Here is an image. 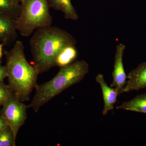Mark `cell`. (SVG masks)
Masks as SVG:
<instances>
[{
	"label": "cell",
	"instance_id": "cell-1",
	"mask_svg": "<svg viewBox=\"0 0 146 146\" xmlns=\"http://www.w3.org/2000/svg\"><path fill=\"white\" fill-rule=\"evenodd\" d=\"M29 43L33 66L39 74L56 66L61 52L67 47L76 46V41L68 31L50 26L36 29Z\"/></svg>",
	"mask_w": 146,
	"mask_h": 146
},
{
	"label": "cell",
	"instance_id": "cell-2",
	"mask_svg": "<svg viewBox=\"0 0 146 146\" xmlns=\"http://www.w3.org/2000/svg\"><path fill=\"white\" fill-rule=\"evenodd\" d=\"M23 42L16 41L9 50L4 52L7 70L8 85L22 102L28 101L33 89L38 85L39 73L28 62Z\"/></svg>",
	"mask_w": 146,
	"mask_h": 146
},
{
	"label": "cell",
	"instance_id": "cell-3",
	"mask_svg": "<svg viewBox=\"0 0 146 146\" xmlns=\"http://www.w3.org/2000/svg\"><path fill=\"white\" fill-rule=\"evenodd\" d=\"M89 72V65L84 60H78L61 67L53 78L37 85L34 97L27 106L37 112L40 108L66 89L78 83Z\"/></svg>",
	"mask_w": 146,
	"mask_h": 146
},
{
	"label": "cell",
	"instance_id": "cell-4",
	"mask_svg": "<svg viewBox=\"0 0 146 146\" xmlns=\"http://www.w3.org/2000/svg\"><path fill=\"white\" fill-rule=\"evenodd\" d=\"M20 4L16 23L17 31L22 36L28 37L37 29L52 26L53 18L48 0H23Z\"/></svg>",
	"mask_w": 146,
	"mask_h": 146
},
{
	"label": "cell",
	"instance_id": "cell-5",
	"mask_svg": "<svg viewBox=\"0 0 146 146\" xmlns=\"http://www.w3.org/2000/svg\"><path fill=\"white\" fill-rule=\"evenodd\" d=\"M13 94L2 106L1 115L17 138L18 131L27 118V105Z\"/></svg>",
	"mask_w": 146,
	"mask_h": 146
},
{
	"label": "cell",
	"instance_id": "cell-6",
	"mask_svg": "<svg viewBox=\"0 0 146 146\" xmlns=\"http://www.w3.org/2000/svg\"><path fill=\"white\" fill-rule=\"evenodd\" d=\"M125 48V45L122 43H119L116 46L114 68L112 73V82L110 86L115 88L119 95L123 94L127 79L123 63Z\"/></svg>",
	"mask_w": 146,
	"mask_h": 146
},
{
	"label": "cell",
	"instance_id": "cell-7",
	"mask_svg": "<svg viewBox=\"0 0 146 146\" xmlns=\"http://www.w3.org/2000/svg\"><path fill=\"white\" fill-rule=\"evenodd\" d=\"M123 93L146 88V62L138 65L129 73Z\"/></svg>",
	"mask_w": 146,
	"mask_h": 146
},
{
	"label": "cell",
	"instance_id": "cell-8",
	"mask_svg": "<svg viewBox=\"0 0 146 146\" xmlns=\"http://www.w3.org/2000/svg\"><path fill=\"white\" fill-rule=\"evenodd\" d=\"M96 80L101 88L104 104L102 114L105 115L109 111L114 109V105L117 100L119 93L115 88L108 85L102 74H98Z\"/></svg>",
	"mask_w": 146,
	"mask_h": 146
},
{
	"label": "cell",
	"instance_id": "cell-9",
	"mask_svg": "<svg viewBox=\"0 0 146 146\" xmlns=\"http://www.w3.org/2000/svg\"><path fill=\"white\" fill-rule=\"evenodd\" d=\"M16 21L0 15V43L7 46L13 43L17 37Z\"/></svg>",
	"mask_w": 146,
	"mask_h": 146
},
{
	"label": "cell",
	"instance_id": "cell-10",
	"mask_svg": "<svg viewBox=\"0 0 146 146\" xmlns=\"http://www.w3.org/2000/svg\"><path fill=\"white\" fill-rule=\"evenodd\" d=\"M50 8L63 12L66 19L77 21L79 16L71 0H48Z\"/></svg>",
	"mask_w": 146,
	"mask_h": 146
},
{
	"label": "cell",
	"instance_id": "cell-11",
	"mask_svg": "<svg viewBox=\"0 0 146 146\" xmlns=\"http://www.w3.org/2000/svg\"><path fill=\"white\" fill-rule=\"evenodd\" d=\"M116 108L146 114V93L136 96L129 101L124 102Z\"/></svg>",
	"mask_w": 146,
	"mask_h": 146
},
{
	"label": "cell",
	"instance_id": "cell-12",
	"mask_svg": "<svg viewBox=\"0 0 146 146\" xmlns=\"http://www.w3.org/2000/svg\"><path fill=\"white\" fill-rule=\"evenodd\" d=\"M21 11L20 4L11 0H0V15L16 21Z\"/></svg>",
	"mask_w": 146,
	"mask_h": 146
},
{
	"label": "cell",
	"instance_id": "cell-13",
	"mask_svg": "<svg viewBox=\"0 0 146 146\" xmlns=\"http://www.w3.org/2000/svg\"><path fill=\"white\" fill-rule=\"evenodd\" d=\"M77 55V51L76 46L67 47L58 55L56 60V66L61 68L71 64L76 59Z\"/></svg>",
	"mask_w": 146,
	"mask_h": 146
},
{
	"label": "cell",
	"instance_id": "cell-14",
	"mask_svg": "<svg viewBox=\"0 0 146 146\" xmlns=\"http://www.w3.org/2000/svg\"><path fill=\"white\" fill-rule=\"evenodd\" d=\"M16 140L9 127L0 131V146H16Z\"/></svg>",
	"mask_w": 146,
	"mask_h": 146
},
{
	"label": "cell",
	"instance_id": "cell-15",
	"mask_svg": "<svg viewBox=\"0 0 146 146\" xmlns=\"http://www.w3.org/2000/svg\"><path fill=\"white\" fill-rule=\"evenodd\" d=\"M13 94L8 84L4 82L0 84V107Z\"/></svg>",
	"mask_w": 146,
	"mask_h": 146
},
{
	"label": "cell",
	"instance_id": "cell-16",
	"mask_svg": "<svg viewBox=\"0 0 146 146\" xmlns=\"http://www.w3.org/2000/svg\"><path fill=\"white\" fill-rule=\"evenodd\" d=\"M7 77V70L6 65H3L0 60V84L4 82V80Z\"/></svg>",
	"mask_w": 146,
	"mask_h": 146
},
{
	"label": "cell",
	"instance_id": "cell-17",
	"mask_svg": "<svg viewBox=\"0 0 146 146\" xmlns=\"http://www.w3.org/2000/svg\"><path fill=\"white\" fill-rule=\"evenodd\" d=\"M8 126L5 119L0 114V131Z\"/></svg>",
	"mask_w": 146,
	"mask_h": 146
},
{
	"label": "cell",
	"instance_id": "cell-18",
	"mask_svg": "<svg viewBox=\"0 0 146 146\" xmlns=\"http://www.w3.org/2000/svg\"><path fill=\"white\" fill-rule=\"evenodd\" d=\"M4 45L1 43H0V60L3 56V47Z\"/></svg>",
	"mask_w": 146,
	"mask_h": 146
},
{
	"label": "cell",
	"instance_id": "cell-19",
	"mask_svg": "<svg viewBox=\"0 0 146 146\" xmlns=\"http://www.w3.org/2000/svg\"><path fill=\"white\" fill-rule=\"evenodd\" d=\"M13 1L14 3H16L20 4L21 2L23 1V0H11Z\"/></svg>",
	"mask_w": 146,
	"mask_h": 146
},
{
	"label": "cell",
	"instance_id": "cell-20",
	"mask_svg": "<svg viewBox=\"0 0 146 146\" xmlns=\"http://www.w3.org/2000/svg\"><path fill=\"white\" fill-rule=\"evenodd\" d=\"M0 114H1V110L0 109Z\"/></svg>",
	"mask_w": 146,
	"mask_h": 146
}]
</instances>
